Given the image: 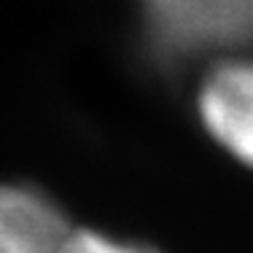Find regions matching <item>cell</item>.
Masks as SVG:
<instances>
[{
    "mask_svg": "<svg viewBox=\"0 0 253 253\" xmlns=\"http://www.w3.org/2000/svg\"><path fill=\"white\" fill-rule=\"evenodd\" d=\"M148 51L180 65L253 46V0H140Z\"/></svg>",
    "mask_w": 253,
    "mask_h": 253,
    "instance_id": "obj_1",
    "label": "cell"
},
{
    "mask_svg": "<svg viewBox=\"0 0 253 253\" xmlns=\"http://www.w3.org/2000/svg\"><path fill=\"white\" fill-rule=\"evenodd\" d=\"M62 253H159V251L137 243L113 240L108 234L94 232V229H73L62 245Z\"/></svg>",
    "mask_w": 253,
    "mask_h": 253,
    "instance_id": "obj_4",
    "label": "cell"
},
{
    "mask_svg": "<svg viewBox=\"0 0 253 253\" xmlns=\"http://www.w3.org/2000/svg\"><path fill=\"white\" fill-rule=\"evenodd\" d=\"M200 116L229 154L253 167V59L221 62L205 78Z\"/></svg>",
    "mask_w": 253,
    "mask_h": 253,
    "instance_id": "obj_2",
    "label": "cell"
},
{
    "mask_svg": "<svg viewBox=\"0 0 253 253\" xmlns=\"http://www.w3.org/2000/svg\"><path fill=\"white\" fill-rule=\"evenodd\" d=\"M73 226L35 186H0V253H62Z\"/></svg>",
    "mask_w": 253,
    "mask_h": 253,
    "instance_id": "obj_3",
    "label": "cell"
}]
</instances>
